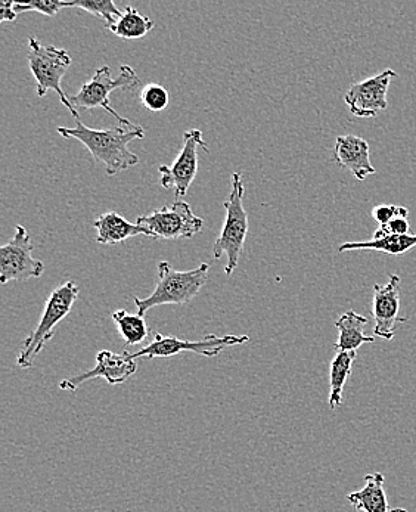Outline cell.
Wrapping results in <instances>:
<instances>
[{
	"mask_svg": "<svg viewBox=\"0 0 416 512\" xmlns=\"http://www.w3.org/2000/svg\"><path fill=\"white\" fill-rule=\"evenodd\" d=\"M93 226L98 231V237H96L98 244L116 245L129 240V238L136 237V235L148 237V232L144 228L136 225V223L127 222L116 211H108V213L101 214L93 222Z\"/></svg>",
	"mask_w": 416,
	"mask_h": 512,
	"instance_id": "obj_16",
	"label": "cell"
},
{
	"mask_svg": "<svg viewBox=\"0 0 416 512\" xmlns=\"http://www.w3.org/2000/svg\"><path fill=\"white\" fill-rule=\"evenodd\" d=\"M356 352H337L329 366V408L334 411L343 403V390L352 374Z\"/></svg>",
	"mask_w": 416,
	"mask_h": 512,
	"instance_id": "obj_19",
	"label": "cell"
},
{
	"mask_svg": "<svg viewBox=\"0 0 416 512\" xmlns=\"http://www.w3.org/2000/svg\"><path fill=\"white\" fill-rule=\"evenodd\" d=\"M139 98H141L142 105L152 113H158V111L166 110L169 107V91L157 83L145 86Z\"/></svg>",
	"mask_w": 416,
	"mask_h": 512,
	"instance_id": "obj_23",
	"label": "cell"
},
{
	"mask_svg": "<svg viewBox=\"0 0 416 512\" xmlns=\"http://www.w3.org/2000/svg\"><path fill=\"white\" fill-rule=\"evenodd\" d=\"M250 341L248 335H225V337H217V335H207L203 340L189 341L180 340L176 337H167L155 332L154 340L144 349L138 352H124L130 359L136 361L139 358L157 359L172 358L182 352H192L195 355L206 356V358H214L219 356L226 347L238 346Z\"/></svg>",
	"mask_w": 416,
	"mask_h": 512,
	"instance_id": "obj_7",
	"label": "cell"
},
{
	"mask_svg": "<svg viewBox=\"0 0 416 512\" xmlns=\"http://www.w3.org/2000/svg\"><path fill=\"white\" fill-rule=\"evenodd\" d=\"M400 288L402 279L399 275H391L387 284L374 287L372 315L375 319L374 334L384 340H393L399 325L408 322L400 316Z\"/></svg>",
	"mask_w": 416,
	"mask_h": 512,
	"instance_id": "obj_12",
	"label": "cell"
},
{
	"mask_svg": "<svg viewBox=\"0 0 416 512\" xmlns=\"http://www.w3.org/2000/svg\"><path fill=\"white\" fill-rule=\"evenodd\" d=\"M384 479L381 473H371L365 476V486L362 490L347 495V501L362 512H408L403 508H391L388 504Z\"/></svg>",
	"mask_w": 416,
	"mask_h": 512,
	"instance_id": "obj_15",
	"label": "cell"
},
{
	"mask_svg": "<svg viewBox=\"0 0 416 512\" xmlns=\"http://www.w3.org/2000/svg\"><path fill=\"white\" fill-rule=\"evenodd\" d=\"M79 287L76 282L68 281L52 291L48 302L45 304L39 324L33 332L23 341L20 355H18V366L29 369L33 366L34 359L40 355L46 344L55 335V327L71 312L74 303L79 299Z\"/></svg>",
	"mask_w": 416,
	"mask_h": 512,
	"instance_id": "obj_3",
	"label": "cell"
},
{
	"mask_svg": "<svg viewBox=\"0 0 416 512\" xmlns=\"http://www.w3.org/2000/svg\"><path fill=\"white\" fill-rule=\"evenodd\" d=\"M371 216L374 217L375 222L380 226H386L391 220L396 219V217H408L409 211L406 207L400 206H377L374 210L371 211Z\"/></svg>",
	"mask_w": 416,
	"mask_h": 512,
	"instance_id": "obj_25",
	"label": "cell"
},
{
	"mask_svg": "<svg viewBox=\"0 0 416 512\" xmlns=\"http://www.w3.org/2000/svg\"><path fill=\"white\" fill-rule=\"evenodd\" d=\"M154 26V21L147 15H142L133 6H126L123 15L108 30L121 37V39L133 40L147 36L149 31L154 29Z\"/></svg>",
	"mask_w": 416,
	"mask_h": 512,
	"instance_id": "obj_20",
	"label": "cell"
},
{
	"mask_svg": "<svg viewBox=\"0 0 416 512\" xmlns=\"http://www.w3.org/2000/svg\"><path fill=\"white\" fill-rule=\"evenodd\" d=\"M141 85V80L136 76L135 70L130 65H121L120 74L117 79L111 77V70L108 65L98 68L93 73L92 79L83 83L80 91L76 95L68 96L71 105L80 110H95V108H104L111 114L121 126L133 127L132 121L121 117L113 107H111L110 93L123 89V91H133Z\"/></svg>",
	"mask_w": 416,
	"mask_h": 512,
	"instance_id": "obj_5",
	"label": "cell"
},
{
	"mask_svg": "<svg viewBox=\"0 0 416 512\" xmlns=\"http://www.w3.org/2000/svg\"><path fill=\"white\" fill-rule=\"evenodd\" d=\"M200 148L208 152L207 142L204 141L203 132L200 129H192L183 133V147L175 163L170 166L163 164L158 167V172L161 175L160 185L164 189L175 188L176 197H185L198 173V150Z\"/></svg>",
	"mask_w": 416,
	"mask_h": 512,
	"instance_id": "obj_10",
	"label": "cell"
},
{
	"mask_svg": "<svg viewBox=\"0 0 416 512\" xmlns=\"http://www.w3.org/2000/svg\"><path fill=\"white\" fill-rule=\"evenodd\" d=\"M67 8V2L57 0H29V2H14L17 14L21 12H39V14L55 17L61 9Z\"/></svg>",
	"mask_w": 416,
	"mask_h": 512,
	"instance_id": "obj_24",
	"label": "cell"
},
{
	"mask_svg": "<svg viewBox=\"0 0 416 512\" xmlns=\"http://www.w3.org/2000/svg\"><path fill=\"white\" fill-rule=\"evenodd\" d=\"M416 247V235H387L380 240L362 242H344L338 247V253L346 251L369 250L380 251V253L391 254V256H402Z\"/></svg>",
	"mask_w": 416,
	"mask_h": 512,
	"instance_id": "obj_18",
	"label": "cell"
},
{
	"mask_svg": "<svg viewBox=\"0 0 416 512\" xmlns=\"http://www.w3.org/2000/svg\"><path fill=\"white\" fill-rule=\"evenodd\" d=\"M29 65L37 85V96L43 98L49 91L60 95L62 104L73 114L74 120L80 119L79 111L71 105L70 98L62 89V77L70 68V54L55 46H43L36 37H29Z\"/></svg>",
	"mask_w": 416,
	"mask_h": 512,
	"instance_id": "obj_6",
	"label": "cell"
},
{
	"mask_svg": "<svg viewBox=\"0 0 416 512\" xmlns=\"http://www.w3.org/2000/svg\"><path fill=\"white\" fill-rule=\"evenodd\" d=\"M366 324H368V318L359 315L355 310L343 313L340 319L335 322V327L338 330L335 350L337 352H356L363 344L374 343L375 338L369 337V335H365V332H363Z\"/></svg>",
	"mask_w": 416,
	"mask_h": 512,
	"instance_id": "obj_17",
	"label": "cell"
},
{
	"mask_svg": "<svg viewBox=\"0 0 416 512\" xmlns=\"http://www.w3.org/2000/svg\"><path fill=\"white\" fill-rule=\"evenodd\" d=\"M332 160L343 169L349 170L357 181H365L368 176L377 173L371 163L368 141L359 136H338Z\"/></svg>",
	"mask_w": 416,
	"mask_h": 512,
	"instance_id": "obj_14",
	"label": "cell"
},
{
	"mask_svg": "<svg viewBox=\"0 0 416 512\" xmlns=\"http://www.w3.org/2000/svg\"><path fill=\"white\" fill-rule=\"evenodd\" d=\"M208 271L210 265L203 263L197 269L192 271L179 272L173 269L167 262H161L158 265V282L151 296L145 299L135 297V306L138 307L139 315L145 316L148 310L154 307L164 306V304H183L191 303L195 297L203 290L208 281Z\"/></svg>",
	"mask_w": 416,
	"mask_h": 512,
	"instance_id": "obj_2",
	"label": "cell"
},
{
	"mask_svg": "<svg viewBox=\"0 0 416 512\" xmlns=\"http://www.w3.org/2000/svg\"><path fill=\"white\" fill-rule=\"evenodd\" d=\"M409 222L408 217H396L391 220L386 226H380L378 231L375 232L372 240H380V238L387 237V235H408Z\"/></svg>",
	"mask_w": 416,
	"mask_h": 512,
	"instance_id": "obj_26",
	"label": "cell"
},
{
	"mask_svg": "<svg viewBox=\"0 0 416 512\" xmlns=\"http://www.w3.org/2000/svg\"><path fill=\"white\" fill-rule=\"evenodd\" d=\"M33 244L23 225L15 226V235L0 248V282L29 281L45 272V265L33 257Z\"/></svg>",
	"mask_w": 416,
	"mask_h": 512,
	"instance_id": "obj_9",
	"label": "cell"
},
{
	"mask_svg": "<svg viewBox=\"0 0 416 512\" xmlns=\"http://www.w3.org/2000/svg\"><path fill=\"white\" fill-rule=\"evenodd\" d=\"M136 369H138L136 361L130 359L126 353L117 355L111 350H101L96 355L95 368L90 369L85 374L61 381L60 389L67 390V392H76L82 384L88 383L90 380H96V378H102L111 386H117V384L126 383L132 375H135Z\"/></svg>",
	"mask_w": 416,
	"mask_h": 512,
	"instance_id": "obj_13",
	"label": "cell"
},
{
	"mask_svg": "<svg viewBox=\"0 0 416 512\" xmlns=\"http://www.w3.org/2000/svg\"><path fill=\"white\" fill-rule=\"evenodd\" d=\"M396 71H381L377 76L355 83L344 95V102L350 113L357 119H374L380 111L387 110V93L391 80L396 79Z\"/></svg>",
	"mask_w": 416,
	"mask_h": 512,
	"instance_id": "obj_11",
	"label": "cell"
},
{
	"mask_svg": "<svg viewBox=\"0 0 416 512\" xmlns=\"http://www.w3.org/2000/svg\"><path fill=\"white\" fill-rule=\"evenodd\" d=\"M241 173L232 175V188L228 201H225L226 220L222 232L213 245L214 259L219 260L223 254L228 257L225 273L231 276L237 271L239 257L244 250L248 232V214L244 209L245 186Z\"/></svg>",
	"mask_w": 416,
	"mask_h": 512,
	"instance_id": "obj_4",
	"label": "cell"
},
{
	"mask_svg": "<svg viewBox=\"0 0 416 512\" xmlns=\"http://www.w3.org/2000/svg\"><path fill=\"white\" fill-rule=\"evenodd\" d=\"M17 15L14 9V2L5 0V2L0 3V20L15 21L17 20Z\"/></svg>",
	"mask_w": 416,
	"mask_h": 512,
	"instance_id": "obj_27",
	"label": "cell"
},
{
	"mask_svg": "<svg viewBox=\"0 0 416 512\" xmlns=\"http://www.w3.org/2000/svg\"><path fill=\"white\" fill-rule=\"evenodd\" d=\"M62 138L77 139L88 148L95 160L105 166L108 178L119 175L139 163V157L129 150V144L136 139H144L145 132L141 126L113 127V129H92L79 119L74 127H58Z\"/></svg>",
	"mask_w": 416,
	"mask_h": 512,
	"instance_id": "obj_1",
	"label": "cell"
},
{
	"mask_svg": "<svg viewBox=\"0 0 416 512\" xmlns=\"http://www.w3.org/2000/svg\"><path fill=\"white\" fill-rule=\"evenodd\" d=\"M136 225L144 228L148 237L154 240H185L201 232L204 220L195 216L185 201H175L172 206L161 207L148 216H139Z\"/></svg>",
	"mask_w": 416,
	"mask_h": 512,
	"instance_id": "obj_8",
	"label": "cell"
},
{
	"mask_svg": "<svg viewBox=\"0 0 416 512\" xmlns=\"http://www.w3.org/2000/svg\"><path fill=\"white\" fill-rule=\"evenodd\" d=\"M67 8L83 9V11L101 18L105 23V29H110L123 15L113 0H74V2H67Z\"/></svg>",
	"mask_w": 416,
	"mask_h": 512,
	"instance_id": "obj_22",
	"label": "cell"
},
{
	"mask_svg": "<svg viewBox=\"0 0 416 512\" xmlns=\"http://www.w3.org/2000/svg\"><path fill=\"white\" fill-rule=\"evenodd\" d=\"M111 318L127 346H136V344L147 340L149 330L145 316L139 315V313L133 315L126 310H117L111 315Z\"/></svg>",
	"mask_w": 416,
	"mask_h": 512,
	"instance_id": "obj_21",
	"label": "cell"
}]
</instances>
